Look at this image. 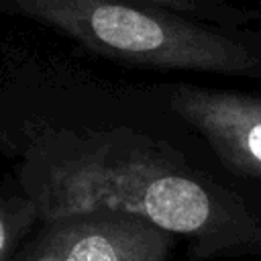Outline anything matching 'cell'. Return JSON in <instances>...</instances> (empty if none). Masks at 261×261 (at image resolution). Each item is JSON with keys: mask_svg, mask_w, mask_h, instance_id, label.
<instances>
[{"mask_svg": "<svg viewBox=\"0 0 261 261\" xmlns=\"http://www.w3.org/2000/svg\"><path fill=\"white\" fill-rule=\"evenodd\" d=\"M169 102L230 169L261 179V96L177 86Z\"/></svg>", "mask_w": 261, "mask_h": 261, "instance_id": "obj_4", "label": "cell"}, {"mask_svg": "<svg viewBox=\"0 0 261 261\" xmlns=\"http://www.w3.org/2000/svg\"><path fill=\"white\" fill-rule=\"evenodd\" d=\"M116 2H139L149 8H163L171 12H184V14H196V16H208L212 18H224L232 22L228 16H224V6L218 0H116Z\"/></svg>", "mask_w": 261, "mask_h": 261, "instance_id": "obj_5", "label": "cell"}, {"mask_svg": "<svg viewBox=\"0 0 261 261\" xmlns=\"http://www.w3.org/2000/svg\"><path fill=\"white\" fill-rule=\"evenodd\" d=\"M171 245V232L145 218L98 210L49 218L12 261H165Z\"/></svg>", "mask_w": 261, "mask_h": 261, "instance_id": "obj_3", "label": "cell"}, {"mask_svg": "<svg viewBox=\"0 0 261 261\" xmlns=\"http://www.w3.org/2000/svg\"><path fill=\"white\" fill-rule=\"evenodd\" d=\"M12 234H10V224L0 210V261H12Z\"/></svg>", "mask_w": 261, "mask_h": 261, "instance_id": "obj_6", "label": "cell"}, {"mask_svg": "<svg viewBox=\"0 0 261 261\" xmlns=\"http://www.w3.org/2000/svg\"><path fill=\"white\" fill-rule=\"evenodd\" d=\"M94 53L157 69L261 77V53L237 35L163 8L116 0H10Z\"/></svg>", "mask_w": 261, "mask_h": 261, "instance_id": "obj_2", "label": "cell"}, {"mask_svg": "<svg viewBox=\"0 0 261 261\" xmlns=\"http://www.w3.org/2000/svg\"><path fill=\"white\" fill-rule=\"evenodd\" d=\"M45 220L80 212H120L145 218L171 234L202 243H255L261 228L239 206L190 175L137 149L84 147L53 163L37 190Z\"/></svg>", "mask_w": 261, "mask_h": 261, "instance_id": "obj_1", "label": "cell"}]
</instances>
